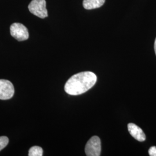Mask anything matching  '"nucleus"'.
<instances>
[{
    "mask_svg": "<svg viewBox=\"0 0 156 156\" xmlns=\"http://www.w3.org/2000/svg\"><path fill=\"white\" fill-rule=\"evenodd\" d=\"M149 154L151 156H156V147L152 146L149 150Z\"/></svg>",
    "mask_w": 156,
    "mask_h": 156,
    "instance_id": "9d476101",
    "label": "nucleus"
},
{
    "mask_svg": "<svg viewBox=\"0 0 156 156\" xmlns=\"http://www.w3.org/2000/svg\"><path fill=\"white\" fill-rule=\"evenodd\" d=\"M9 143V139L7 136H0V151L4 149Z\"/></svg>",
    "mask_w": 156,
    "mask_h": 156,
    "instance_id": "1a4fd4ad",
    "label": "nucleus"
},
{
    "mask_svg": "<svg viewBox=\"0 0 156 156\" xmlns=\"http://www.w3.org/2000/svg\"><path fill=\"white\" fill-rule=\"evenodd\" d=\"M14 93L13 84L8 80L0 79V100H9L13 97Z\"/></svg>",
    "mask_w": 156,
    "mask_h": 156,
    "instance_id": "39448f33",
    "label": "nucleus"
},
{
    "mask_svg": "<svg viewBox=\"0 0 156 156\" xmlns=\"http://www.w3.org/2000/svg\"><path fill=\"white\" fill-rule=\"evenodd\" d=\"M43 155V149L42 147L35 146L30 149L28 151L29 156H42Z\"/></svg>",
    "mask_w": 156,
    "mask_h": 156,
    "instance_id": "6e6552de",
    "label": "nucleus"
},
{
    "mask_svg": "<svg viewBox=\"0 0 156 156\" xmlns=\"http://www.w3.org/2000/svg\"><path fill=\"white\" fill-rule=\"evenodd\" d=\"M12 36L18 41H23L28 39V30L23 24L19 23H13L10 27Z\"/></svg>",
    "mask_w": 156,
    "mask_h": 156,
    "instance_id": "7ed1b4c3",
    "label": "nucleus"
},
{
    "mask_svg": "<svg viewBox=\"0 0 156 156\" xmlns=\"http://www.w3.org/2000/svg\"><path fill=\"white\" fill-rule=\"evenodd\" d=\"M154 50H155V53L156 55V38L155 39V42H154Z\"/></svg>",
    "mask_w": 156,
    "mask_h": 156,
    "instance_id": "9b49d317",
    "label": "nucleus"
},
{
    "mask_svg": "<svg viewBox=\"0 0 156 156\" xmlns=\"http://www.w3.org/2000/svg\"><path fill=\"white\" fill-rule=\"evenodd\" d=\"M105 0H83V6L86 9H94L103 5Z\"/></svg>",
    "mask_w": 156,
    "mask_h": 156,
    "instance_id": "0eeeda50",
    "label": "nucleus"
},
{
    "mask_svg": "<svg viewBox=\"0 0 156 156\" xmlns=\"http://www.w3.org/2000/svg\"><path fill=\"white\" fill-rule=\"evenodd\" d=\"M101 145L100 138L94 136L87 142L85 147V153L87 156H100Z\"/></svg>",
    "mask_w": 156,
    "mask_h": 156,
    "instance_id": "20e7f679",
    "label": "nucleus"
},
{
    "mask_svg": "<svg viewBox=\"0 0 156 156\" xmlns=\"http://www.w3.org/2000/svg\"><path fill=\"white\" fill-rule=\"evenodd\" d=\"M45 0H32L28 5L30 12L37 16L44 19L48 16Z\"/></svg>",
    "mask_w": 156,
    "mask_h": 156,
    "instance_id": "f03ea898",
    "label": "nucleus"
},
{
    "mask_svg": "<svg viewBox=\"0 0 156 156\" xmlns=\"http://www.w3.org/2000/svg\"><path fill=\"white\" fill-rule=\"evenodd\" d=\"M128 129L129 134L135 139L140 142H143L146 140V136L142 129L133 123H129Z\"/></svg>",
    "mask_w": 156,
    "mask_h": 156,
    "instance_id": "423d86ee",
    "label": "nucleus"
},
{
    "mask_svg": "<svg viewBox=\"0 0 156 156\" xmlns=\"http://www.w3.org/2000/svg\"><path fill=\"white\" fill-rule=\"evenodd\" d=\"M97 80V76L92 72L78 73L68 80L65 84L64 90L67 94L71 95L82 94L93 87Z\"/></svg>",
    "mask_w": 156,
    "mask_h": 156,
    "instance_id": "f257e3e1",
    "label": "nucleus"
}]
</instances>
